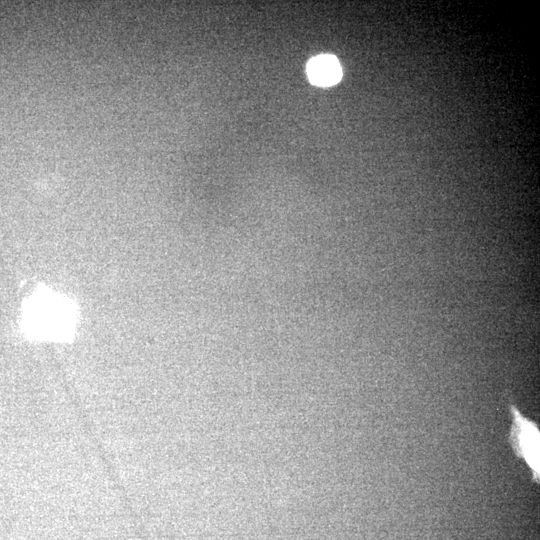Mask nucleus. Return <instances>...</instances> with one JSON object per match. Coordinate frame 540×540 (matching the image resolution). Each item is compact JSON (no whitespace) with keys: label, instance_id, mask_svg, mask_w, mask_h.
Here are the masks:
<instances>
[{"label":"nucleus","instance_id":"obj_1","mask_svg":"<svg viewBox=\"0 0 540 540\" xmlns=\"http://www.w3.org/2000/svg\"><path fill=\"white\" fill-rule=\"evenodd\" d=\"M512 425L510 443L518 457L522 458L532 472L535 482L539 481V429L535 422L524 417L514 406H510Z\"/></svg>","mask_w":540,"mask_h":540},{"label":"nucleus","instance_id":"obj_2","mask_svg":"<svg viewBox=\"0 0 540 540\" xmlns=\"http://www.w3.org/2000/svg\"><path fill=\"white\" fill-rule=\"evenodd\" d=\"M309 80L318 86H331L337 83L342 76L341 66L333 55H319L307 64Z\"/></svg>","mask_w":540,"mask_h":540}]
</instances>
